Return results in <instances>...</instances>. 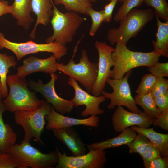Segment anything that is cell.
Here are the masks:
<instances>
[{
    "label": "cell",
    "mask_w": 168,
    "mask_h": 168,
    "mask_svg": "<svg viewBox=\"0 0 168 168\" xmlns=\"http://www.w3.org/2000/svg\"><path fill=\"white\" fill-rule=\"evenodd\" d=\"M54 4L62 5L68 12H74L79 14H86L87 8L92 7L90 0H54Z\"/></svg>",
    "instance_id": "26"
},
{
    "label": "cell",
    "mask_w": 168,
    "mask_h": 168,
    "mask_svg": "<svg viewBox=\"0 0 168 168\" xmlns=\"http://www.w3.org/2000/svg\"><path fill=\"white\" fill-rule=\"evenodd\" d=\"M98 54L97 76L93 86L91 92L92 95L98 96L104 91L108 78H111L113 66L112 54L114 48L108 45L105 42L96 41L94 44Z\"/></svg>",
    "instance_id": "12"
},
{
    "label": "cell",
    "mask_w": 168,
    "mask_h": 168,
    "mask_svg": "<svg viewBox=\"0 0 168 168\" xmlns=\"http://www.w3.org/2000/svg\"><path fill=\"white\" fill-rule=\"evenodd\" d=\"M26 168H52L58 162L56 150L44 153L32 146L30 142L21 141L11 146L8 152Z\"/></svg>",
    "instance_id": "7"
},
{
    "label": "cell",
    "mask_w": 168,
    "mask_h": 168,
    "mask_svg": "<svg viewBox=\"0 0 168 168\" xmlns=\"http://www.w3.org/2000/svg\"><path fill=\"white\" fill-rule=\"evenodd\" d=\"M132 70L125 74V76L120 79L108 78L106 82L112 88L113 91L109 93L104 91L101 93L105 99H110V103L107 105L110 110L114 109L116 106H124L132 112L140 113L142 111L138 109L135 99L131 94L128 79L132 73Z\"/></svg>",
    "instance_id": "9"
},
{
    "label": "cell",
    "mask_w": 168,
    "mask_h": 168,
    "mask_svg": "<svg viewBox=\"0 0 168 168\" xmlns=\"http://www.w3.org/2000/svg\"><path fill=\"white\" fill-rule=\"evenodd\" d=\"M146 4L154 8L158 17L168 21V4L166 0H144Z\"/></svg>",
    "instance_id": "29"
},
{
    "label": "cell",
    "mask_w": 168,
    "mask_h": 168,
    "mask_svg": "<svg viewBox=\"0 0 168 168\" xmlns=\"http://www.w3.org/2000/svg\"><path fill=\"white\" fill-rule=\"evenodd\" d=\"M56 60L53 55L45 59L31 56L24 59L22 64L17 68L16 74L20 78H25L35 72H42L50 74L55 73L57 70Z\"/></svg>",
    "instance_id": "16"
},
{
    "label": "cell",
    "mask_w": 168,
    "mask_h": 168,
    "mask_svg": "<svg viewBox=\"0 0 168 168\" xmlns=\"http://www.w3.org/2000/svg\"><path fill=\"white\" fill-rule=\"evenodd\" d=\"M52 0H31L32 12L37 16L35 24L30 37L35 38V33L38 26L47 25L50 22L53 12Z\"/></svg>",
    "instance_id": "19"
},
{
    "label": "cell",
    "mask_w": 168,
    "mask_h": 168,
    "mask_svg": "<svg viewBox=\"0 0 168 168\" xmlns=\"http://www.w3.org/2000/svg\"><path fill=\"white\" fill-rule=\"evenodd\" d=\"M135 103L142 108L145 113L152 119L157 118L162 111L156 106L150 93L142 95L137 94L134 98Z\"/></svg>",
    "instance_id": "25"
},
{
    "label": "cell",
    "mask_w": 168,
    "mask_h": 168,
    "mask_svg": "<svg viewBox=\"0 0 168 168\" xmlns=\"http://www.w3.org/2000/svg\"><path fill=\"white\" fill-rule=\"evenodd\" d=\"M32 12L31 0H14L10 14L17 20L18 25L27 30L35 21L30 15Z\"/></svg>",
    "instance_id": "18"
},
{
    "label": "cell",
    "mask_w": 168,
    "mask_h": 168,
    "mask_svg": "<svg viewBox=\"0 0 168 168\" xmlns=\"http://www.w3.org/2000/svg\"><path fill=\"white\" fill-rule=\"evenodd\" d=\"M123 1V0H119L118 1L119 2H122Z\"/></svg>",
    "instance_id": "44"
},
{
    "label": "cell",
    "mask_w": 168,
    "mask_h": 168,
    "mask_svg": "<svg viewBox=\"0 0 168 168\" xmlns=\"http://www.w3.org/2000/svg\"><path fill=\"white\" fill-rule=\"evenodd\" d=\"M154 16V12L150 9L133 8L119 21V27L108 30L107 39L112 45L117 43L126 45L128 41L135 37Z\"/></svg>",
    "instance_id": "3"
},
{
    "label": "cell",
    "mask_w": 168,
    "mask_h": 168,
    "mask_svg": "<svg viewBox=\"0 0 168 168\" xmlns=\"http://www.w3.org/2000/svg\"><path fill=\"white\" fill-rule=\"evenodd\" d=\"M130 128L137 133L145 136L158 149L161 157H168V134L158 133L153 128H142L137 126Z\"/></svg>",
    "instance_id": "21"
},
{
    "label": "cell",
    "mask_w": 168,
    "mask_h": 168,
    "mask_svg": "<svg viewBox=\"0 0 168 168\" xmlns=\"http://www.w3.org/2000/svg\"><path fill=\"white\" fill-rule=\"evenodd\" d=\"M168 92V80L164 77H158L150 94L153 98Z\"/></svg>",
    "instance_id": "34"
},
{
    "label": "cell",
    "mask_w": 168,
    "mask_h": 168,
    "mask_svg": "<svg viewBox=\"0 0 168 168\" xmlns=\"http://www.w3.org/2000/svg\"><path fill=\"white\" fill-rule=\"evenodd\" d=\"M160 156L157 148L150 142L146 149L141 156L145 168H148L151 161L155 158Z\"/></svg>",
    "instance_id": "33"
},
{
    "label": "cell",
    "mask_w": 168,
    "mask_h": 168,
    "mask_svg": "<svg viewBox=\"0 0 168 168\" xmlns=\"http://www.w3.org/2000/svg\"><path fill=\"white\" fill-rule=\"evenodd\" d=\"M91 2H94L96 1L97 0H90Z\"/></svg>",
    "instance_id": "42"
},
{
    "label": "cell",
    "mask_w": 168,
    "mask_h": 168,
    "mask_svg": "<svg viewBox=\"0 0 168 168\" xmlns=\"http://www.w3.org/2000/svg\"><path fill=\"white\" fill-rule=\"evenodd\" d=\"M0 98H2L1 97V91H0Z\"/></svg>",
    "instance_id": "43"
},
{
    "label": "cell",
    "mask_w": 168,
    "mask_h": 168,
    "mask_svg": "<svg viewBox=\"0 0 168 168\" xmlns=\"http://www.w3.org/2000/svg\"><path fill=\"white\" fill-rule=\"evenodd\" d=\"M114 130L120 133L124 129L133 126L148 128L152 124V119L145 113H135L125 110L118 106L111 117Z\"/></svg>",
    "instance_id": "14"
},
{
    "label": "cell",
    "mask_w": 168,
    "mask_h": 168,
    "mask_svg": "<svg viewBox=\"0 0 168 168\" xmlns=\"http://www.w3.org/2000/svg\"><path fill=\"white\" fill-rule=\"evenodd\" d=\"M0 168H26L8 152L0 153Z\"/></svg>",
    "instance_id": "32"
},
{
    "label": "cell",
    "mask_w": 168,
    "mask_h": 168,
    "mask_svg": "<svg viewBox=\"0 0 168 168\" xmlns=\"http://www.w3.org/2000/svg\"><path fill=\"white\" fill-rule=\"evenodd\" d=\"M45 119L47 121L45 127L47 130L78 125L97 127L100 121L99 118L97 116L91 115L90 117L84 119L65 116L57 112L52 106L50 113L46 115Z\"/></svg>",
    "instance_id": "15"
},
{
    "label": "cell",
    "mask_w": 168,
    "mask_h": 168,
    "mask_svg": "<svg viewBox=\"0 0 168 168\" xmlns=\"http://www.w3.org/2000/svg\"><path fill=\"white\" fill-rule=\"evenodd\" d=\"M118 136L114 138L87 145L88 149L105 150L123 145H127L136 137L137 132L130 127L123 130Z\"/></svg>",
    "instance_id": "20"
},
{
    "label": "cell",
    "mask_w": 168,
    "mask_h": 168,
    "mask_svg": "<svg viewBox=\"0 0 168 168\" xmlns=\"http://www.w3.org/2000/svg\"><path fill=\"white\" fill-rule=\"evenodd\" d=\"M52 106L44 100L38 109L30 111H18L14 112L16 123L22 126L24 132L21 141L30 142L34 140L44 145L41 137L45 124V117L50 112Z\"/></svg>",
    "instance_id": "6"
},
{
    "label": "cell",
    "mask_w": 168,
    "mask_h": 168,
    "mask_svg": "<svg viewBox=\"0 0 168 168\" xmlns=\"http://www.w3.org/2000/svg\"><path fill=\"white\" fill-rule=\"evenodd\" d=\"M148 70L156 78L168 77V62L160 63L158 62L148 67Z\"/></svg>",
    "instance_id": "35"
},
{
    "label": "cell",
    "mask_w": 168,
    "mask_h": 168,
    "mask_svg": "<svg viewBox=\"0 0 168 168\" xmlns=\"http://www.w3.org/2000/svg\"><path fill=\"white\" fill-rule=\"evenodd\" d=\"M68 83L74 90V97L70 100L73 106L77 107L84 105L86 107L85 109L81 112L82 116H97L104 113V111L99 107L100 104L106 99L102 94L98 96L90 94L82 89L77 81L72 78L69 77Z\"/></svg>",
    "instance_id": "13"
},
{
    "label": "cell",
    "mask_w": 168,
    "mask_h": 168,
    "mask_svg": "<svg viewBox=\"0 0 168 168\" xmlns=\"http://www.w3.org/2000/svg\"><path fill=\"white\" fill-rule=\"evenodd\" d=\"M4 0H0V7L2 6L3 2Z\"/></svg>",
    "instance_id": "41"
},
{
    "label": "cell",
    "mask_w": 168,
    "mask_h": 168,
    "mask_svg": "<svg viewBox=\"0 0 168 168\" xmlns=\"http://www.w3.org/2000/svg\"><path fill=\"white\" fill-rule=\"evenodd\" d=\"M168 157L159 156L152 160L150 162L148 168H167Z\"/></svg>",
    "instance_id": "38"
},
{
    "label": "cell",
    "mask_w": 168,
    "mask_h": 168,
    "mask_svg": "<svg viewBox=\"0 0 168 168\" xmlns=\"http://www.w3.org/2000/svg\"><path fill=\"white\" fill-rule=\"evenodd\" d=\"M50 76V80L47 83H44L40 79L36 82L30 80L28 82V86L41 94L58 112L63 115L70 113L74 107L71 101L61 97L55 91V83L58 79L57 75L54 73Z\"/></svg>",
    "instance_id": "11"
},
{
    "label": "cell",
    "mask_w": 168,
    "mask_h": 168,
    "mask_svg": "<svg viewBox=\"0 0 168 168\" xmlns=\"http://www.w3.org/2000/svg\"><path fill=\"white\" fill-rule=\"evenodd\" d=\"M87 153L78 156H69L61 153L56 147L58 157L56 168H103L107 161L105 150L89 149Z\"/></svg>",
    "instance_id": "10"
},
{
    "label": "cell",
    "mask_w": 168,
    "mask_h": 168,
    "mask_svg": "<svg viewBox=\"0 0 168 168\" xmlns=\"http://www.w3.org/2000/svg\"><path fill=\"white\" fill-rule=\"evenodd\" d=\"M6 111L2 98H0V153L8 152L9 147L16 143L17 135L10 125L5 123L2 115Z\"/></svg>",
    "instance_id": "22"
},
{
    "label": "cell",
    "mask_w": 168,
    "mask_h": 168,
    "mask_svg": "<svg viewBox=\"0 0 168 168\" xmlns=\"http://www.w3.org/2000/svg\"><path fill=\"white\" fill-rule=\"evenodd\" d=\"M11 9V5L9 4L7 1L4 0L2 5L0 7V16L2 15L10 13Z\"/></svg>",
    "instance_id": "40"
},
{
    "label": "cell",
    "mask_w": 168,
    "mask_h": 168,
    "mask_svg": "<svg viewBox=\"0 0 168 168\" xmlns=\"http://www.w3.org/2000/svg\"><path fill=\"white\" fill-rule=\"evenodd\" d=\"M157 21V32L155 34L156 40L152 42L155 51L160 56L168 57V21L161 22L155 14Z\"/></svg>",
    "instance_id": "23"
},
{
    "label": "cell",
    "mask_w": 168,
    "mask_h": 168,
    "mask_svg": "<svg viewBox=\"0 0 168 168\" xmlns=\"http://www.w3.org/2000/svg\"><path fill=\"white\" fill-rule=\"evenodd\" d=\"M52 130L54 136L69 149L74 156L86 153L85 145L72 126L55 128Z\"/></svg>",
    "instance_id": "17"
},
{
    "label": "cell",
    "mask_w": 168,
    "mask_h": 168,
    "mask_svg": "<svg viewBox=\"0 0 168 168\" xmlns=\"http://www.w3.org/2000/svg\"><path fill=\"white\" fill-rule=\"evenodd\" d=\"M85 15L89 16L91 19L92 22L89 34L93 36L104 22V10L97 11L93 9L92 7H90L86 9Z\"/></svg>",
    "instance_id": "27"
},
{
    "label": "cell",
    "mask_w": 168,
    "mask_h": 168,
    "mask_svg": "<svg viewBox=\"0 0 168 168\" xmlns=\"http://www.w3.org/2000/svg\"><path fill=\"white\" fill-rule=\"evenodd\" d=\"M156 80V77L151 73L145 74L142 77L136 92L139 95L150 93L152 89Z\"/></svg>",
    "instance_id": "31"
},
{
    "label": "cell",
    "mask_w": 168,
    "mask_h": 168,
    "mask_svg": "<svg viewBox=\"0 0 168 168\" xmlns=\"http://www.w3.org/2000/svg\"><path fill=\"white\" fill-rule=\"evenodd\" d=\"M81 39L75 46L72 57L68 63L64 64L57 63L56 68L57 70L79 82L87 91L90 93L97 77L98 65L97 63L89 60L87 52L85 49L82 52V57L79 62L75 63L73 59Z\"/></svg>",
    "instance_id": "5"
},
{
    "label": "cell",
    "mask_w": 168,
    "mask_h": 168,
    "mask_svg": "<svg viewBox=\"0 0 168 168\" xmlns=\"http://www.w3.org/2000/svg\"><path fill=\"white\" fill-rule=\"evenodd\" d=\"M7 49L12 51L19 60L25 56L40 52L52 53L58 60L67 53L64 46L54 41L46 44H38L32 40L23 43H16L8 40L0 32V49Z\"/></svg>",
    "instance_id": "8"
},
{
    "label": "cell",
    "mask_w": 168,
    "mask_h": 168,
    "mask_svg": "<svg viewBox=\"0 0 168 168\" xmlns=\"http://www.w3.org/2000/svg\"><path fill=\"white\" fill-rule=\"evenodd\" d=\"M154 99L156 106L162 112L168 109V92Z\"/></svg>",
    "instance_id": "39"
},
{
    "label": "cell",
    "mask_w": 168,
    "mask_h": 168,
    "mask_svg": "<svg viewBox=\"0 0 168 168\" xmlns=\"http://www.w3.org/2000/svg\"><path fill=\"white\" fill-rule=\"evenodd\" d=\"M144 0H123V4L114 17L115 22H119L130 11L141 6Z\"/></svg>",
    "instance_id": "30"
},
{
    "label": "cell",
    "mask_w": 168,
    "mask_h": 168,
    "mask_svg": "<svg viewBox=\"0 0 168 168\" xmlns=\"http://www.w3.org/2000/svg\"><path fill=\"white\" fill-rule=\"evenodd\" d=\"M53 12L50 22L53 34L45 40L46 43L54 41L65 46L72 41L82 23L86 20L74 12H61L53 1Z\"/></svg>",
    "instance_id": "4"
},
{
    "label": "cell",
    "mask_w": 168,
    "mask_h": 168,
    "mask_svg": "<svg viewBox=\"0 0 168 168\" xmlns=\"http://www.w3.org/2000/svg\"><path fill=\"white\" fill-rule=\"evenodd\" d=\"M112 54L114 68L111 78L120 79L133 68L141 66L151 67L158 62L160 56L154 50L149 52L131 51L126 45L117 43Z\"/></svg>",
    "instance_id": "1"
},
{
    "label": "cell",
    "mask_w": 168,
    "mask_h": 168,
    "mask_svg": "<svg viewBox=\"0 0 168 168\" xmlns=\"http://www.w3.org/2000/svg\"><path fill=\"white\" fill-rule=\"evenodd\" d=\"M152 119V124L155 127H159L162 129L168 131V109L162 111L157 118Z\"/></svg>",
    "instance_id": "36"
},
{
    "label": "cell",
    "mask_w": 168,
    "mask_h": 168,
    "mask_svg": "<svg viewBox=\"0 0 168 168\" xmlns=\"http://www.w3.org/2000/svg\"><path fill=\"white\" fill-rule=\"evenodd\" d=\"M17 64L15 58L12 56L0 52V87L2 99L7 96L8 91L7 86V75L10 68L14 67Z\"/></svg>",
    "instance_id": "24"
},
{
    "label": "cell",
    "mask_w": 168,
    "mask_h": 168,
    "mask_svg": "<svg viewBox=\"0 0 168 168\" xmlns=\"http://www.w3.org/2000/svg\"><path fill=\"white\" fill-rule=\"evenodd\" d=\"M7 83L9 91L3 100L6 111L14 113L34 110L39 108L44 101L37 98L35 91L30 90L25 78H20L16 74L10 75L7 77Z\"/></svg>",
    "instance_id": "2"
},
{
    "label": "cell",
    "mask_w": 168,
    "mask_h": 168,
    "mask_svg": "<svg viewBox=\"0 0 168 168\" xmlns=\"http://www.w3.org/2000/svg\"><path fill=\"white\" fill-rule=\"evenodd\" d=\"M108 1H110L111 0H106Z\"/></svg>",
    "instance_id": "45"
},
{
    "label": "cell",
    "mask_w": 168,
    "mask_h": 168,
    "mask_svg": "<svg viewBox=\"0 0 168 168\" xmlns=\"http://www.w3.org/2000/svg\"><path fill=\"white\" fill-rule=\"evenodd\" d=\"M119 0H111L110 2L104 7V22H110L112 17V13L116 5Z\"/></svg>",
    "instance_id": "37"
},
{
    "label": "cell",
    "mask_w": 168,
    "mask_h": 168,
    "mask_svg": "<svg viewBox=\"0 0 168 168\" xmlns=\"http://www.w3.org/2000/svg\"><path fill=\"white\" fill-rule=\"evenodd\" d=\"M148 139L144 135L138 133L135 138L127 146L130 154L137 153L141 156L150 143Z\"/></svg>",
    "instance_id": "28"
}]
</instances>
